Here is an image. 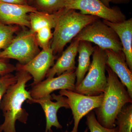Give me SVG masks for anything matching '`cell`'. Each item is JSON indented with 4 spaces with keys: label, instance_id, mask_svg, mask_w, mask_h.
I'll return each instance as SVG.
<instances>
[{
    "label": "cell",
    "instance_id": "6da1fadb",
    "mask_svg": "<svg viewBox=\"0 0 132 132\" xmlns=\"http://www.w3.org/2000/svg\"><path fill=\"white\" fill-rule=\"evenodd\" d=\"M17 71V81L8 88L0 104L4 117V122L0 126V132H16V121L24 124L27 121L28 114L22 106L26 101L33 99L30 92L26 88L27 82L32 77L24 70Z\"/></svg>",
    "mask_w": 132,
    "mask_h": 132
},
{
    "label": "cell",
    "instance_id": "7a4b0ae2",
    "mask_svg": "<svg viewBox=\"0 0 132 132\" xmlns=\"http://www.w3.org/2000/svg\"><path fill=\"white\" fill-rule=\"evenodd\" d=\"M107 84L103 93L100 106L96 109L97 120L104 127H116L117 116L125 105L132 103V98L125 86L119 80L118 76L107 66Z\"/></svg>",
    "mask_w": 132,
    "mask_h": 132
},
{
    "label": "cell",
    "instance_id": "3957f363",
    "mask_svg": "<svg viewBox=\"0 0 132 132\" xmlns=\"http://www.w3.org/2000/svg\"><path fill=\"white\" fill-rule=\"evenodd\" d=\"M56 15V25L50 45L54 54L61 53L66 45L72 40L85 27L100 19L65 8L57 12Z\"/></svg>",
    "mask_w": 132,
    "mask_h": 132
},
{
    "label": "cell",
    "instance_id": "277c9868",
    "mask_svg": "<svg viewBox=\"0 0 132 132\" xmlns=\"http://www.w3.org/2000/svg\"><path fill=\"white\" fill-rule=\"evenodd\" d=\"M106 67V56L105 50L95 47L88 73L80 84L75 87V92L88 96L103 93L107 84Z\"/></svg>",
    "mask_w": 132,
    "mask_h": 132
},
{
    "label": "cell",
    "instance_id": "5b68a950",
    "mask_svg": "<svg viewBox=\"0 0 132 132\" xmlns=\"http://www.w3.org/2000/svg\"><path fill=\"white\" fill-rule=\"evenodd\" d=\"M74 39L93 43L104 50L123 52V47L115 31L99 19L85 27Z\"/></svg>",
    "mask_w": 132,
    "mask_h": 132
},
{
    "label": "cell",
    "instance_id": "8992f818",
    "mask_svg": "<svg viewBox=\"0 0 132 132\" xmlns=\"http://www.w3.org/2000/svg\"><path fill=\"white\" fill-rule=\"evenodd\" d=\"M35 33L24 30L14 37L9 45L0 52V59L16 60L19 64H27L40 52Z\"/></svg>",
    "mask_w": 132,
    "mask_h": 132
},
{
    "label": "cell",
    "instance_id": "52a82bcc",
    "mask_svg": "<svg viewBox=\"0 0 132 132\" xmlns=\"http://www.w3.org/2000/svg\"><path fill=\"white\" fill-rule=\"evenodd\" d=\"M64 7L78 10L81 14L97 16L111 22L118 23L126 20L119 9L107 7L100 0H65Z\"/></svg>",
    "mask_w": 132,
    "mask_h": 132
},
{
    "label": "cell",
    "instance_id": "ba28073f",
    "mask_svg": "<svg viewBox=\"0 0 132 132\" xmlns=\"http://www.w3.org/2000/svg\"><path fill=\"white\" fill-rule=\"evenodd\" d=\"M59 94L66 97L69 108L72 110L74 123L71 132H78L81 120L92 110L100 106L104 95L102 93L88 96L67 90H60Z\"/></svg>",
    "mask_w": 132,
    "mask_h": 132
},
{
    "label": "cell",
    "instance_id": "9c48e42d",
    "mask_svg": "<svg viewBox=\"0 0 132 132\" xmlns=\"http://www.w3.org/2000/svg\"><path fill=\"white\" fill-rule=\"evenodd\" d=\"M75 71L65 72L55 78H47L32 86L29 91L31 97L34 100L42 98L58 90L75 92L76 80Z\"/></svg>",
    "mask_w": 132,
    "mask_h": 132
},
{
    "label": "cell",
    "instance_id": "30bf717a",
    "mask_svg": "<svg viewBox=\"0 0 132 132\" xmlns=\"http://www.w3.org/2000/svg\"><path fill=\"white\" fill-rule=\"evenodd\" d=\"M55 57L51 47L42 50L34 58L25 65L20 64L15 66L16 71L24 70L31 75L34 79L31 85L43 80L48 71L54 65Z\"/></svg>",
    "mask_w": 132,
    "mask_h": 132
},
{
    "label": "cell",
    "instance_id": "8fae6325",
    "mask_svg": "<svg viewBox=\"0 0 132 132\" xmlns=\"http://www.w3.org/2000/svg\"><path fill=\"white\" fill-rule=\"evenodd\" d=\"M38 11L33 6L0 2V21L30 29L29 14Z\"/></svg>",
    "mask_w": 132,
    "mask_h": 132
},
{
    "label": "cell",
    "instance_id": "7c38bea8",
    "mask_svg": "<svg viewBox=\"0 0 132 132\" xmlns=\"http://www.w3.org/2000/svg\"><path fill=\"white\" fill-rule=\"evenodd\" d=\"M27 102L29 104L37 103L42 107L46 121L45 132H52V128L53 126L60 129L62 128L58 121L57 113L61 108H69L65 97L60 94H53L38 100L32 99Z\"/></svg>",
    "mask_w": 132,
    "mask_h": 132
},
{
    "label": "cell",
    "instance_id": "4fadbf2b",
    "mask_svg": "<svg viewBox=\"0 0 132 132\" xmlns=\"http://www.w3.org/2000/svg\"><path fill=\"white\" fill-rule=\"evenodd\" d=\"M106 65L119 78L121 82L127 89L132 98V73L128 67L123 52H116L111 50H105Z\"/></svg>",
    "mask_w": 132,
    "mask_h": 132
},
{
    "label": "cell",
    "instance_id": "5bb4252c",
    "mask_svg": "<svg viewBox=\"0 0 132 132\" xmlns=\"http://www.w3.org/2000/svg\"><path fill=\"white\" fill-rule=\"evenodd\" d=\"M68 47L62 52V54L48 71L46 77L47 78L59 76L67 72L75 71V58L78 53L80 41L73 39Z\"/></svg>",
    "mask_w": 132,
    "mask_h": 132
},
{
    "label": "cell",
    "instance_id": "9a60e30c",
    "mask_svg": "<svg viewBox=\"0 0 132 132\" xmlns=\"http://www.w3.org/2000/svg\"><path fill=\"white\" fill-rule=\"evenodd\" d=\"M103 22L115 31L119 38L126 62L132 71V19L126 20L118 23L104 20Z\"/></svg>",
    "mask_w": 132,
    "mask_h": 132
},
{
    "label": "cell",
    "instance_id": "2e32d148",
    "mask_svg": "<svg viewBox=\"0 0 132 132\" xmlns=\"http://www.w3.org/2000/svg\"><path fill=\"white\" fill-rule=\"evenodd\" d=\"M94 48L91 43L85 41H80L78 48L79 54L78 65L75 71L76 87L82 81L86 73L89 70L91 63L90 57L93 54Z\"/></svg>",
    "mask_w": 132,
    "mask_h": 132
},
{
    "label": "cell",
    "instance_id": "e0dca14e",
    "mask_svg": "<svg viewBox=\"0 0 132 132\" xmlns=\"http://www.w3.org/2000/svg\"><path fill=\"white\" fill-rule=\"evenodd\" d=\"M31 31L36 33L38 31L46 27L54 28L56 25V13L49 14L37 11L29 14Z\"/></svg>",
    "mask_w": 132,
    "mask_h": 132
},
{
    "label": "cell",
    "instance_id": "ac0fdd59",
    "mask_svg": "<svg viewBox=\"0 0 132 132\" xmlns=\"http://www.w3.org/2000/svg\"><path fill=\"white\" fill-rule=\"evenodd\" d=\"M118 132H132V105H125L117 116L116 120Z\"/></svg>",
    "mask_w": 132,
    "mask_h": 132
},
{
    "label": "cell",
    "instance_id": "d6986e66",
    "mask_svg": "<svg viewBox=\"0 0 132 132\" xmlns=\"http://www.w3.org/2000/svg\"><path fill=\"white\" fill-rule=\"evenodd\" d=\"M36 8L40 12L54 14L65 7V0H34Z\"/></svg>",
    "mask_w": 132,
    "mask_h": 132
},
{
    "label": "cell",
    "instance_id": "ffe728a7",
    "mask_svg": "<svg viewBox=\"0 0 132 132\" xmlns=\"http://www.w3.org/2000/svg\"><path fill=\"white\" fill-rule=\"evenodd\" d=\"M18 26L6 25L0 21V50L5 49L10 44L14 35L20 30Z\"/></svg>",
    "mask_w": 132,
    "mask_h": 132
},
{
    "label": "cell",
    "instance_id": "44dd1931",
    "mask_svg": "<svg viewBox=\"0 0 132 132\" xmlns=\"http://www.w3.org/2000/svg\"><path fill=\"white\" fill-rule=\"evenodd\" d=\"M86 124L90 132H118L117 127L108 128L102 126L95 118L94 112L92 111L87 114Z\"/></svg>",
    "mask_w": 132,
    "mask_h": 132
},
{
    "label": "cell",
    "instance_id": "7402d4cb",
    "mask_svg": "<svg viewBox=\"0 0 132 132\" xmlns=\"http://www.w3.org/2000/svg\"><path fill=\"white\" fill-rule=\"evenodd\" d=\"M52 29L51 28L46 27L41 29L35 33L38 45L42 50L47 49L50 47V42L53 36Z\"/></svg>",
    "mask_w": 132,
    "mask_h": 132
},
{
    "label": "cell",
    "instance_id": "603a6c76",
    "mask_svg": "<svg viewBox=\"0 0 132 132\" xmlns=\"http://www.w3.org/2000/svg\"><path fill=\"white\" fill-rule=\"evenodd\" d=\"M17 77L11 73L0 76V104L8 88L16 82Z\"/></svg>",
    "mask_w": 132,
    "mask_h": 132
},
{
    "label": "cell",
    "instance_id": "cb8c5ba5",
    "mask_svg": "<svg viewBox=\"0 0 132 132\" xmlns=\"http://www.w3.org/2000/svg\"><path fill=\"white\" fill-rule=\"evenodd\" d=\"M16 71L15 66L10 64L7 59H0V76L11 73Z\"/></svg>",
    "mask_w": 132,
    "mask_h": 132
},
{
    "label": "cell",
    "instance_id": "d4e9b609",
    "mask_svg": "<svg viewBox=\"0 0 132 132\" xmlns=\"http://www.w3.org/2000/svg\"><path fill=\"white\" fill-rule=\"evenodd\" d=\"M0 2L18 5H29L27 0H0Z\"/></svg>",
    "mask_w": 132,
    "mask_h": 132
},
{
    "label": "cell",
    "instance_id": "484cf974",
    "mask_svg": "<svg viewBox=\"0 0 132 132\" xmlns=\"http://www.w3.org/2000/svg\"><path fill=\"white\" fill-rule=\"evenodd\" d=\"M100 1L107 7H110L109 5H110V3L111 2V0H100Z\"/></svg>",
    "mask_w": 132,
    "mask_h": 132
},
{
    "label": "cell",
    "instance_id": "4316f807",
    "mask_svg": "<svg viewBox=\"0 0 132 132\" xmlns=\"http://www.w3.org/2000/svg\"><path fill=\"white\" fill-rule=\"evenodd\" d=\"M125 0H111V2L115 3H119L121 2H122L124 1Z\"/></svg>",
    "mask_w": 132,
    "mask_h": 132
},
{
    "label": "cell",
    "instance_id": "83f0119b",
    "mask_svg": "<svg viewBox=\"0 0 132 132\" xmlns=\"http://www.w3.org/2000/svg\"><path fill=\"white\" fill-rule=\"evenodd\" d=\"M88 128H87L83 132H88Z\"/></svg>",
    "mask_w": 132,
    "mask_h": 132
},
{
    "label": "cell",
    "instance_id": "f1b7e54d",
    "mask_svg": "<svg viewBox=\"0 0 132 132\" xmlns=\"http://www.w3.org/2000/svg\"><path fill=\"white\" fill-rule=\"evenodd\" d=\"M34 0H29V3L32 2Z\"/></svg>",
    "mask_w": 132,
    "mask_h": 132
},
{
    "label": "cell",
    "instance_id": "f546056e",
    "mask_svg": "<svg viewBox=\"0 0 132 132\" xmlns=\"http://www.w3.org/2000/svg\"><path fill=\"white\" fill-rule=\"evenodd\" d=\"M64 132H71H71H68V131H67H67H65Z\"/></svg>",
    "mask_w": 132,
    "mask_h": 132
},
{
    "label": "cell",
    "instance_id": "4dcf8cb0",
    "mask_svg": "<svg viewBox=\"0 0 132 132\" xmlns=\"http://www.w3.org/2000/svg\"><path fill=\"white\" fill-rule=\"evenodd\" d=\"M27 1L28 2V3H29V0H27Z\"/></svg>",
    "mask_w": 132,
    "mask_h": 132
}]
</instances>
